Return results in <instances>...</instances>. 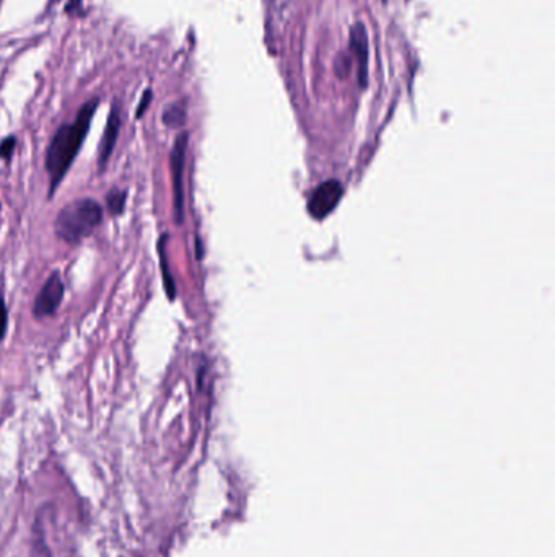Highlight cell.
<instances>
[{"label": "cell", "instance_id": "obj_5", "mask_svg": "<svg viewBox=\"0 0 555 557\" xmlns=\"http://www.w3.org/2000/svg\"><path fill=\"white\" fill-rule=\"evenodd\" d=\"M342 194H344V186L337 179H329V181L319 184L308 202L309 214L318 220L328 217L339 204Z\"/></svg>", "mask_w": 555, "mask_h": 557}, {"label": "cell", "instance_id": "obj_12", "mask_svg": "<svg viewBox=\"0 0 555 557\" xmlns=\"http://www.w3.org/2000/svg\"><path fill=\"white\" fill-rule=\"evenodd\" d=\"M7 327H8V308H7V303H5L4 295H0V341H4L5 336H7Z\"/></svg>", "mask_w": 555, "mask_h": 557}, {"label": "cell", "instance_id": "obj_9", "mask_svg": "<svg viewBox=\"0 0 555 557\" xmlns=\"http://www.w3.org/2000/svg\"><path fill=\"white\" fill-rule=\"evenodd\" d=\"M161 119L166 128H171V129L183 128L184 123H186V105H184L183 101L173 103V105H170L165 111H163Z\"/></svg>", "mask_w": 555, "mask_h": 557}, {"label": "cell", "instance_id": "obj_4", "mask_svg": "<svg viewBox=\"0 0 555 557\" xmlns=\"http://www.w3.org/2000/svg\"><path fill=\"white\" fill-rule=\"evenodd\" d=\"M64 293L65 286L61 274H59V272H52L45 282V286L41 287V291L36 295L35 305H33V315L40 320L52 316L59 310V307H61Z\"/></svg>", "mask_w": 555, "mask_h": 557}, {"label": "cell", "instance_id": "obj_2", "mask_svg": "<svg viewBox=\"0 0 555 557\" xmlns=\"http://www.w3.org/2000/svg\"><path fill=\"white\" fill-rule=\"evenodd\" d=\"M103 222V207L95 199H75L64 206L54 222L57 238L67 244H79Z\"/></svg>", "mask_w": 555, "mask_h": 557}, {"label": "cell", "instance_id": "obj_11", "mask_svg": "<svg viewBox=\"0 0 555 557\" xmlns=\"http://www.w3.org/2000/svg\"><path fill=\"white\" fill-rule=\"evenodd\" d=\"M15 145H16L15 135H8V137H5L2 142H0V158L5 162L12 160Z\"/></svg>", "mask_w": 555, "mask_h": 557}, {"label": "cell", "instance_id": "obj_7", "mask_svg": "<svg viewBox=\"0 0 555 557\" xmlns=\"http://www.w3.org/2000/svg\"><path fill=\"white\" fill-rule=\"evenodd\" d=\"M352 47L358 61V80L362 86L367 85V65H368V40L363 23H357L352 30Z\"/></svg>", "mask_w": 555, "mask_h": 557}, {"label": "cell", "instance_id": "obj_16", "mask_svg": "<svg viewBox=\"0 0 555 557\" xmlns=\"http://www.w3.org/2000/svg\"><path fill=\"white\" fill-rule=\"evenodd\" d=\"M0 209H2V206H0Z\"/></svg>", "mask_w": 555, "mask_h": 557}, {"label": "cell", "instance_id": "obj_6", "mask_svg": "<svg viewBox=\"0 0 555 557\" xmlns=\"http://www.w3.org/2000/svg\"><path fill=\"white\" fill-rule=\"evenodd\" d=\"M119 129H121V113H119L118 105H113L110 116H108L106 129L103 133V137L100 142V155H98V165H100V171H103L110 162L111 154L116 147Z\"/></svg>", "mask_w": 555, "mask_h": 557}, {"label": "cell", "instance_id": "obj_8", "mask_svg": "<svg viewBox=\"0 0 555 557\" xmlns=\"http://www.w3.org/2000/svg\"><path fill=\"white\" fill-rule=\"evenodd\" d=\"M166 243H168V235L163 233L160 242H159V258H160V269H161V277H163V287H165L166 297L168 300H175L176 298V283L173 274L170 271V266H168V256H166Z\"/></svg>", "mask_w": 555, "mask_h": 557}, {"label": "cell", "instance_id": "obj_3", "mask_svg": "<svg viewBox=\"0 0 555 557\" xmlns=\"http://www.w3.org/2000/svg\"><path fill=\"white\" fill-rule=\"evenodd\" d=\"M189 134L184 130L176 137L173 145L170 162H171V179H173V215L176 225L184 222V167H186Z\"/></svg>", "mask_w": 555, "mask_h": 557}, {"label": "cell", "instance_id": "obj_14", "mask_svg": "<svg viewBox=\"0 0 555 557\" xmlns=\"http://www.w3.org/2000/svg\"><path fill=\"white\" fill-rule=\"evenodd\" d=\"M80 9H81V0H72V2H70L69 5H67V13H74V10H77V12H80Z\"/></svg>", "mask_w": 555, "mask_h": 557}, {"label": "cell", "instance_id": "obj_1", "mask_svg": "<svg viewBox=\"0 0 555 557\" xmlns=\"http://www.w3.org/2000/svg\"><path fill=\"white\" fill-rule=\"evenodd\" d=\"M98 105H100L98 98L86 101L80 108L75 121L61 125L49 142L45 158V167L49 174V198H52L77 158L80 147L84 145V140L90 130L91 119L95 116Z\"/></svg>", "mask_w": 555, "mask_h": 557}, {"label": "cell", "instance_id": "obj_15", "mask_svg": "<svg viewBox=\"0 0 555 557\" xmlns=\"http://www.w3.org/2000/svg\"><path fill=\"white\" fill-rule=\"evenodd\" d=\"M195 251H198V253H195L198 259H202L204 249H202V242H200V238H195Z\"/></svg>", "mask_w": 555, "mask_h": 557}, {"label": "cell", "instance_id": "obj_10", "mask_svg": "<svg viewBox=\"0 0 555 557\" xmlns=\"http://www.w3.org/2000/svg\"><path fill=\"white\" fill-rule=\"evenodd\" d=\"M126 204H127V191L114 188L108 193L106 207H108V212H110L113 217L122 215L124 209H126Z\"/></svg>", "mask_w": 555, "mask_h": 557}, {"label": "cell", "instance_id": "obj_13", "mask_svg": "<svg viewBox=\"0 0 555 557\" xmlns=\"http://www.w3.org/2000/svg\"><path fill=\"white\" fill-rule=\"evenodd\" d=\"M151 96H154V93H151V90H145L144 91V95H142V98H140V103H139V106H137V113H135V118L140 119V118L144 116L145 111H147V109H149L150 103H151Z\"/></svg>", "mask_w": 555, "mask_h": 557}]
</instances>
